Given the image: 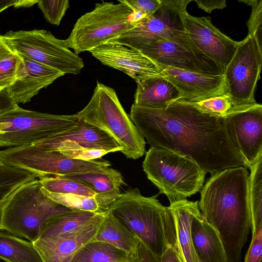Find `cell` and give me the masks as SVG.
Wrapping results in <instances>:
<instances>
[{"instance_id": "1", "label": "cell", "mask_w": 262, "mask_h": 262, "mask_svg": "<svg viewBox=\"0 0 262 262\" xmlns=\"http://www.w3.org/2000/svg\"><path fill=\"white\" fill-rule=\"evenodd\" d=\"M129 117L150 147L186 156L207 173L249 168L228 136L224 117L202 112L190 102L180 99L163 108L133 104Z\"/></svg>"}, {"instance_id": "2", "label": "cell", "mask_w": 262, "mask_h": 262, "mask_svg": "<svg viewBox=\"0 0 262 262\" xmlns=\"http://www.w3.org/2000/svg\"><path fill=\"white\" fill-rule=\"evenodd\" d=\"M249 173L243 166L211 174L203 186L198 206L205 220L218 232L227 262H241L251 228Z\"/></svg>"}, {"instance_id": "3", "label": "cell", "mask_w": 262, "mask_h": 262, "mask_svg": "<svg viewBox=\"0 0 262 262\" xmlns=\"http://www.w3.org/2000/svg\"><path fill=\"white\" fill-rule=\"evenodd\" d=\"M142 195L138 188L128 189L113 202L108 211L156 256L161 257L176 245L173 219L167 207L157 199Z\"/></svg>"}, {"instance_id": "4", "label": "cell", "mask_w": 262, "mask_h": 262, "mask_svg": "<svg viewBox=\"0 0 262 262\" xmlns=\"http://www.w3.org/2000/svg\"><path fill=\"white\" fill-rule=\"evenodd\" d=\"M75 210L53 201L35 179L17 188L0 208V229L33 242L51 218Z\"/></svg>"}, {"instance_id": "5", "label": "cell", "mask_w": 262, "mask_h": 262, "mask_svg": "<svg viewBox=\"0 0 262 262\" xmlns=\"http://www.w3.org/2000/svg\"><path fill=\"white\" fill-rule=\"evenodd\" d=\"M80 120L106 133L128 159L145 152L146 142L122 107L115 91L98 81L86 106L77 114Z\"/></svg>"}, {"instance_id": "6", "label": "cell", "mask_w": 262, "mask_h": 262, "mask_svg": "<svg viewBox=\"0 0 262 262\" xmlns=\"http://www.w3.org/2000/svg\"><path fill=\"white\" fill-rule=\"evenodd\" d=\"M142 167L147 178L170 203L186 199L202 188L206 172L191 159L172 151L150 147Z\"/></svg>"}, {"instance_id": "7", "label": "cell", "mask_w": 262, "mask_h": 262, "mask_svg": "<svg viewBox=\"0 0 262 262\" xmlns=\"http://www.w3.org/2000/svg\"><path fill=\"white\" fill-rule=\"evenodd\" d=\"M136 21L133 11L119 2L97 3L92 11L77 19L63 41L77 55L90 52L127 32Z\"/></svg>"}, {"instance_id": "8", "label": "cell", "mask_w": 262, "mask_h": 262, "mask_svg": "<svg viewBox=\"0 0 262 262\" xmlns=\"http://www.w3.org/2000/svg\"><path fill=\"white\" fill-rule=\"evenodd\" d=\"M80 123L78 115H53L19 106L0 117V147L35 143L69 130Z\"/></svg>"}, {"instance_id": "9", "label": "cell", "mask_w": 262, "mask_h": 262, "mask_svg": "<svg viewBox=\"0 0 262 262\" xmlns=\"http://www.w3.org/2000/svg\"><path fill=\"white\" fill-rule=\"evenodd\" d=\"M0 38L13 53L64 75L78 74L84 68L82 59L47 30L9 31Z\"/></svg>"}, {"instance_id": "10", "label": "cell", "mask_w": 262, "mask_h": 262, "mask_svg": "<svg viewBox=\"0 0 262 262\" xmlns=\"http://www.w3.org/2000/svg\"><path fill=\"white\" fill-rule=\"evenodd\" d=\"M2 163L26 170L40 179L84 173L110 167L103 160L82 161L69 158L59 151H49L35 145L8 148L0 151Z\"/></svg>"}, {"instance_id": "11", "label": "cell", "mask_w": 262, "mask_h": 262, "mask_svg": "<svg viewBox=\"0 0 262 262\" xmlns=\"http://www.w3.org/2000/svg\"><path fill=\"white\" fill-rule=\"evenodd\" d=\"M192 0H162L161 6L153 14L135 22V26L111 41L137 49L158 41L177 42L190 41L182 13Z\"/></svg>"}, {"instance_id": "12", "label": "cell", "mask_w": 262, "mask_h": 262, "mask_svg": "<svg viewBox=\"0 0 262 262\" xmlns=\"http://www.w3.org/2000/svg\"><path fill=\"white\" fill-rule=\"evenodd\" d=\"M262 65V50L250 35L239 41L224 72L228 95L241 111L255 105V91Z\"/></svg>"}, {"instance_id": "13", "label": "cell", "mask_w": 262, "mask_h": 262, "mask_svg": "<svg viewBox=\"0 0 262 262\" xmlns=\"http://www.w3.org/2000/svg\"><path fill=\"white\" fill-rule=\"evenodd\" d=\"M156 63L209 75H224L225 68L202 53L191 40L177 42L164 40L137 49Z\"/></svg>"}, {"instance_id": "14", "label": "cell", "mask_w": 262, "mask_h": 262, "mask_svg": "<svg viewBox=\"0 0 262 262\" xmlns=\"http://www.w3.org/2000/svg\"><path fill=\"white\" fill-rule=\"evenodd\" d=\"M182 17L185 30L194 46L225 69L232 59L239 41L233 40L214 27L209 17H195L185 10Z\"/></svg>"}, {"instance_id": "15", "label": "cell", "mask_w": 262, "mask_h": 262, "mask_svg": "<svg viewBox=\"0 0 262 262\" xmlns=\"http://www.w3.org/2000/svg\"><path fill=\"white\" fill-rule=\"evenodd\" d=\"M224 119L230 140L249 167L262 154L261 104L256 103Z\"/></svg>"}, {"instance_id": "16", "label": "cell", "mask_w": 262, "mask_h": 262, "mask_svg": "<svg viewBox=\"0 0 262 262\" xmlns=\"http://www.w3.org/2000/svg\"><path fill=\"white\" fill-rule=\"evenodd\" d=\"M102 64L121 71L136 82L163 76L157 63L139 50L116 41H110L90 51Z\"/></svg>"}, {"instance_id": "17", "label": "cell", "mask_w": 262, "mask_h": 262, "mask_svg": "<svg viewBox=\"0 0 262 262\" xmlns=\"http://www.w3.org/2000/svg\"><path fill=\"white\" fill-rule=\"evenodd\" d=\"M157 64L161 69L163 76L179 90L182 100L195 102L215 96L228 95L224 75L192 72Z\"/></svg>"}, {"instance_id": "18", "label": "cell", "mask_w": 262, "mask_h": 262, "mask_svg": "<svg viewBox=\"0 0 262 262\" xmlns=\"http://www.w3.org/2000/svg\"><path fill=\"white\" fill-rule=\"evenodd\" d=\"M105 213L101 214L94 221L77 230L39 238L32 242L42 262H71L81 248L94 239Z\"/></svg>"}, {"instance_id": "19", "label": "cell", "mask_w": 262, "mask_h": 262, "mask_svg": "<svg viewBox=\"0 0 262 262\" xmlns=\"http://www.w3.org/2000/svg\"><path fill=\"white\" fill-rule=\"evenodd\" d=\"M63 75L53 68L21 58L16 79L7 90L17 104H24Z\"/></svg>"}, {"instance_id": "20", "label": "cell", "mask_w": 262, "mask_h": 262, "mask_svg": "<svg viewBox=\"0 0 262 262\" xmlns=\"http://www.w3.org/2000/svg\"><path fill=\"white\" fill-rule=\"evenodd\" d=\"M190 231L194 250L200 262H227L218 232L205 220L199 208L192 217Z\"/></svg>"}, {"instance_id": "21", "label": "cell", "mask_w": 262, "mask_h": 262, "mask_svg": "<svg viewBox=\"0 0 262 262\" xmlns=\"http://www.w3.org/2000/svg\"><path fill=\"white\" fill-rule=\"evenodd\" d=\"M198 201L183 199L170 203L167 207L174 223L176 244L182 262H200L194 250L191 236L192 217L199 209Z\"/></svg>"}, {"instance_id": "22", "label": "cell", "mask_w": 262, "mask_h": 262, "mask_svg": "<svg viewBox=\"0 0 262 262\" xmlns=\"http://www.w3.org/2000/svg\"><path fill=\"white\" fill-rule=\"evenodd\" d=\"M137 83L133 104L138 106L163 108L182 98L177 88L163 76L144 79Z\"/></svg>"}, {"instance_id": "23", "label": "cell", "mask_w": 262, "mask_h": 262, "mask_svg": "<svg viewBox=\"0 0 262 262\" xmlns=\"http://www.w3.org/2000/svg\"><path fill=\"white\" fill-rule=\"evenodd\" d=\"M47 139L70 141L82 148L103 149L109 152L122 150V148L104 131L81 121L77 126Z\"/></svg>"}, {"instance_id": "24", "label": "cell", "mask_w": 262, "mask_h": 262, "mask_svg": "<svg viewBox=\"0 0 262 262\" xmlns=\"http://www.w3.org/2000/svg\"><path fill=\"white\" fill-rule=\"evenodd\" d=\"M93 241H101L118 248L134 253L139 239L107 211Z\"/></svg>"}, {"instance_id": "25", "label": "cell", "mask_w": 262, "mask_h": 262, "mask_svg": "<svg viewBox=\"0 0 262 262\" xmlns=\"http://www.w3.org/2000/svg\"><path fill=\"white\" fill-rule=\"evenodd\" d=\"M43 193L56 203L75 210L104 213L111 204L120 195L119 194H100L96 197H91L73 194H60L50 192L43 188Z\"/></svg>"}, {"instance_id": "26", "label": "cell", "mask_w": 262, "mask_h": 262, "mask_svg": "<svg viewBox=\"0 0 262 262\" xmlns=\"http://www.w3.org/2000/svg\"><path fill=\"white\" fill-rule=\"evenodd\" d=\"M80 182L98 194H119L125 184L121 173L109 167L84 173L59 177Z\"/></svg>"}, {"instance_id": "27", "label": "cell", "mask_w": 262, "mask_h": 262, "mask_svg": "<svg viewBox=\"0 0 262 262\" xmlns=\"http://www.w3.org/2000/svg\"><path fill=\"white\" fill-rule=\"evenodd\" d=\"M134 253L93 240L81 248L71 262H134Z\"/></svg>"}, {"instance_id": "28", "label": "cell", "mask_w": 262, "mask_h": 262, "mask_svg": "<svg viewBox=\"0 0 262 262\" xmlns=\"http://www.w3.org/2000/svg\"><path fill=\"white\" fill-rule=\"evenodd\" d=\"M101 214L103 213L73 210L57 215L46 222L39 238L58 235L77 230L94 221Z\"/></svg>"}, {"instance_id": "29", "label": "cell", "mask_w": 262, "mask_h": 262, "mask_svg": "<svg viewBox=\"0 0 262 262\" xmlns=\"http://www.w3.org/2000/svg\"><path fill=\"white\" fill-rule=\"evenodd\" d=\"M0 259L6 262H42L32 242L2 229Z\"/></svg>"}, {"instance_id": "30", "label": "cell", "mask_w": 262, "mask_h": 262, "mask_svg": "<svg viewBox=\"0 0 262 262\" xmlns=\"http://www.w3.org/2000/svg\"><path fill=\"white\" fill-rule=\"evenodd\" d=\"M249 168L251 229L253 234L262 226V154Z\"/></svg>"}, {"instance_id": "31", "label": "cell", "mask_w": 262, "mask_h": 262, "mask_svg": "<svg viewBox=\"0 0 262 262\" xmlns=\"http://www.w3.org/2000/svg\"><path fill=\"white\" fill-rule=\"evenodd\" d=\"M36 177L26 170L0 164V208L12 193L23 184Z\"/></svg>"}, {"instance_id": "32", "label": "cell", "mask_w": 262, "mask_h": 262, "mask_svg": "<svg viewBox=\"0 0 262 262\" xmlns=\"http://www.w3.org/2000/svg\"><path fill=\"white\" fill-rule=\"evenodd\" d=\"M41 187L53 193L73 194L96 197L97 193L87 186L77 181L62 177H46L39 179Z\"/></svg>"}, {"instance_id": "33", "label": "cell", "mask_w": 262, "mask_h": 262, "mask_svg": "<svg viewBox=\"0 0 262 262\" xmlns=\"http://www.w3.org/2000/svg\"><path fill=\"white\" fill-rule=\"evenodd\" d=\"M190 102L202 112L221 117L242 111L234 105L228 95L215 96L199 102Z\"/></svg>"}, {"instance_id": "34", "label": "cell", "mask_w": 262, "mask_h": 262, "mask_svg": "<svg viewBox=\"0 0 262 262\" xmlns=\"http://www.w3.org/2000/svg\"><path fill=\"white\" fill-rule=\"evenodd\" d=\"M251 7V12L246 25L248 35L253 37L262 50V0H238Z\"/></svg>"}, {"instance_id": "35", "label": "cell", "mask_w": 262, "mask_h": 262, "mask_svg": "<svg viewBox=\"0 0 262 262\" xmlns=\"http://www.w3.org/2000/svg\"><path fill=\"white\" fill-rule=\"evenodd\" d=\"M37 4L47 21L56 26L70 7L69 0H38Z\"/></svg>"}, {"instance_id": "36", "label": "cell", "mask_w": 262, "mask_h": 262, "mask_svg": "<svg viewBox=\"0 0 262 262\" xmlns=\"http://www.w3.org/2000/svg\"><path fill=\"white\" fill-rule=\"evenodd\" d=\"M21 60L12 53L0 61V90L7 89L16 80Z\"/></svg>"}, {"instance_id": "37", "label": "cell", "mask_w": 262, "mask_h": 262, "mask_svg": "<svg viewBox=\"0 0 262 262\" xmlns=\"http://www.w3.org/2000/svg\"><path fill=\"white\" fill-rule=\"evenodd\" d=\"M134 13L138 21L149 16L162 5V0H119Z\"/></svg>"}, {"instance_id": "38", "label": "cell", "mask_w": 262, "mask_h": 262, "mask_svg": "<svg viewBox=\"0 0 262 262\" xmlns=\"http://www.w3.org/2000/svg\"><path fill=\"white\" fill-rule=\"evenodd\" d=\"M245 262H262V226L252 234V240Z\"/></svg>"}, {"instance_id": "39", "label": "cell", "mask_w": 262, "mask_h": 262, "mask_svg": "<svg viewBox=\"0 0 262 262\" xmlns=\"http://www.w3.org/2000/svg\"><path fill=\"white\" fill-rule=\"evenodd\" d=\"M69 158L89 161L97 160L110 153L108 151L100 149H80L59 151Z\"/></svg>"}, {"instance_id": "40", "label": "cell", "mask_w": 262, "mask_h": 262, "mask_svg": "<svg viewBox=\"0 0 262 262\" xmlns=\"http://www.w3.org/2000/svg\"><path fill=\"white\" fill-rule=\"evenodd\" d=\"M161 257L156 256L140 241L134 252V262H160Z\"/></svg>"}, {"instance_id": "41", "label": "cell", "mask_w": 262, "mask_h": 262, "mask_svg": "<svg viewBox=\"0 0 262 262\" xmlns=\"http://www.w3.org/2000/svg\"><path fill=\"white\" fill-rule=\"evenodd\" d=\"M18 106V105L10 96L7 89L0 90V117Z\"/></svg>"}, {"instance_id": "42", "label": "cell", "mask_w": 262, "mask_h": 262, "mask_svg": "<svg viewBox=\"0 0 262 262\" xmlns=\"http://www.w3.org/2000/svg\"><path fill=\"white\" fill-rule=\"evenodd\" d=\"M198 7L205 12L211 13L214 9H223L226 8V0H194Z\"/></svg>"}, {"instance_id": "43", "label": "cell", "mask_w": 262, "mask_h": 262, "mask_svg": "<svg viewBox=\"0 0 262 262\" xmlns=\"http://www.w3.org/2000/svg\"><path fill=\"white\" fill-rule=\"evenodd\" d=\"M160 262H182L176 245H170L161 257Z\"/></svg>"}, {"instance_id": "44", "label": "cell", "mask_w": 262, "mask_h": 262, "mask_svg": "<svg viewBox=\"0 0 262 262\" xmlns=\"http://www.w3.org/2000/svg\"><path fill=\"white\" fill-rule=\"evenodd\" d=\"M19 0H2L0 1V13L7 8L13 6L16 8Z\"/></svg>"}, {"instance_id": "45", "label": "cell", "mask_w": 262, "mask_h": 262, "mask_svg": "<svg viewBox=\"0 0 262 262\" xmlns=\"http://www.w3.org/2000/svg\"><path fill=\"white\" fill-rule=\"evenodd\" d=\"M12 53L0 38V61Z\"/></svg>"}, {"instance_id": "46", "label": "cell", "mask_w": 262, "mask_h": 262, "mask_svg": "<svg viewBox=\"0 0 262 262\" xmlns=\"http://www.w3.org/2000/svg\"><path fill=\"white\" fill-rule=\"evenodd\" d=\"M2 163V162L1 161V159H0V164Z\"/></svg>"}]
</instances>
